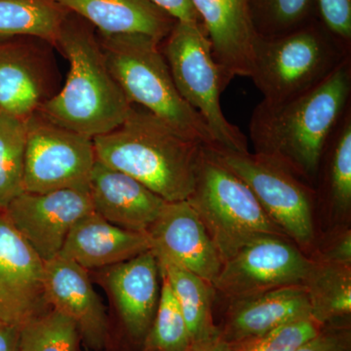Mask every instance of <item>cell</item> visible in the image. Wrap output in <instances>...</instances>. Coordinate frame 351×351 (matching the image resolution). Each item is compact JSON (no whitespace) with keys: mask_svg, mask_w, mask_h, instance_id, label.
I'll use <instances>...</instances> for the list:
<instances>
[{"mask_svg":"<svg viewBox=\"0 0 351 351\" xmlns=\"http://www.w3.org/2000/svg\"><path fill=\"white\" fill-rule=\"evenodd\" d=\"M308 257L321 262L351 265V230L348 223H339L321 239H316Z\"/></svg>","mask_w":351,"mask_h":351,"instance_id":"4dcf8cb0","label":"cell"},{"mask_svg":"<svg viewBox=\"0 0 351 351\" xmlns=\"http://www.w3.org/2000/svg\"><path fill=\"white\" fill-rule=\"evenodd\" d=\"M88 351H89V350H88Z\"/></svg>","mask_w":351,"mask_h":351,"instance_id":"8d00e7d4","label":"cell"},{"mask_svg":"<svg viewBox=\"0 0 351 351\" xmlns=\"http://www.w3.org/2000/svg\"><path fill=\"white\" fill-rule=\"evenodd\" d=\"M351 57L319 20L282 36H258L250 77L263 101L281 103L319 84Z\"/></svg>","mask_w":351,"mask_h":351,"instance_id":"8992f818","label":"cell"},{"mask_svg":"<svg viewBox=\"0 0 351 351\" xmlns=\"http://www.w3.org/2000/svg\"><path fill=\"white\" fill-rule=\"evenodd\" d=\"M56 46L68 59V76L64 87L38 112L57 125L92 138L114 130L133 105L108 68L97 29L69 12Z\"/></svg>","mask_w":351,"mask_h":351,"instance_id":"3957f363","label":"cell"},{"mask_svg":"<svg viewBox=\"0 0 351 351\" xmlns=\"http://www.w3.org/2000/svg\"><path fill=\"white\" fill-rule=\"evenodd\" d=\"M309 315L311 304L302 284L228 302L218 324L219 343L240 351L281 325Z\"/></svg>","mask_w":351,"mask_h":351,"instance_id":"5bb4252c","label":"cell"},{"mask_svg":"<svg viewBox=\"0 0 351 351\" xmlns=\"http://www.w3.org/2000/svg\"><path fill=\"white\" fill-rule=\"evenodd\" d=\"M106 34H143L161 43L177 20L151 0H56Z\"/></svg>","mask_w":351,"mask_h":351,"instance_id":"44dd1931","label":"cell"},{"mask_svg":"<svg viewBox=\"0 0 351 351\" xmlns=\"http://www.w3.org/2000/svg\"><path fill=\"white\" fill-rule=\"evenodd\" d=\"M97 36L110 73L132 105L205 147H218L206 122L178 91L161 43L143 34Z\"/></svg>","mask_w":351,"mask_h":351,"instance_id":"277c9868","label":"cell"},{"mask_svg":"<svg viewBox=\"0 0 351 351\" xmlns=\"http://www.w3.org/2000/svg\"><path fill=\"white\" fill-rule=\"evenodd\" d=\"M95 156L167 202L188 200L204 145L133 105L114 130L93 138Z\"/></svg>","mask_w":351,"mask_h":351,"instance_id":"7a4b0ae2","label":"cell"},{"mask_svg":"<svg viewBox=\"0 0 351 351\" xmlns=\"http://www.w3.org/2000/svg\"><path fill=\"white\" fill-rule=\"evenodd\" d=\"M317 18L339 43L351 49V0H316Z\"/></svg>","mask_w":351,"mask_h":351,"instance_id":"1f68e13d","label":"cell"},{"mask_svg":"<svg viewBox=\"0 0 351 351\" xmlns=\"http://www.w3.org/2000/svg\"><path fill=\"white\" fill-rule=\"evenodd\" d=\"M313 260L288 237H263L223 263L213 287L226 301L286 286L304 285Z\"/></svg>","mask_w":351,"mask_h":351,"instance_id":"30bf717a","label":"cell"},{"mask_svg":"<svg viewBox=\"0 0 351 351\" xmlns=\"http://www.w3.org/2000/svg\"><path fill=\"white\" fill-rule=\"evenodd\" d=\"M186 321L195 351H215L223 346L215 322L213 284L168 261L157 260Z\"/></svg>","mask_w":351,"mask_h":351,"instance_id":"7402d4cb","label":"cell"},{"mask_svg":"<svg viewBox=\"0 0 351 351\" xmlns=\"http://www.w3.org/2000/svg\"><path fill=\"white\" fill-rule=\"evenodd\" d=\"M250 7L261 38L282 36L318 19L316 0H250Z\"/></svg>","mask_w":351,"mask_h":351,"instance_id":"4316f807","label":"cell"},{"mask_svg":"<svg viewBox=\"0 0 351 351\" xmlns=\"http://www.w3.org/2000/svg\"><path fill=\"white\" fill-rule=\"evenodd\" d=\"M24 191L88 189L96 163L93 138L57 125L36 112L25 120Z\"/></svg>","mask_w":351,"mask_h":351,"instance_id":"9c48e42d","label":"cell"},{"mask_svg":"<svg viewBox=\"0 0 351 351\" xmlns=\"http://www.w3.org/2000/svg\"><path fill=\"white\" fill-rule=\"evenodd\" d=\"M215 351H230V350H228V348H226L225 346H219L218 350H215Z\"/></svg>","mask_w":351,"mask_h":351,"instance_id":"d590c367","label":"cell"},{"mask_svg":"<svg viewBox=\"0 0 351 351\" xmlns=\"http://www.w3.org/2000/svg\"><path fill=\"white\" fill-rule=\"evenodd\" d=\"M250 188L265 213L307 256L315 245V189L282 166L250 152L210 147Z\"/></svg>","mask_w":351,"mask_h":351,"instance_id":"ba28073f","label":"cell"},{"mask_svg":"<svg viewBox=\"0 0 351 351\" xmlns=\"http://www.w3.org/2000/svg\"><path fill=\"white\" fill-rule=\"evenodd\" d=\"M186 201L199 217L223 263L261 237H287L250 188L210 147H203L195 188Z\"/></svg>","mask_w":351,"mask_h":351,"instance_id":"5b68a950","label":"cell"},{"mask_svg":"<svg viewBox=\"0 0 351 351\" xmlns=\"http://www.w3.org/2000/svg\"><path fill=\"white\" fill-rule=\"evenodd\" d=\"M20 329L0 321V351H18Z\"/></svg>","mask_w":351,"mask_h":351,"instance_id":"e575fe53","label":"cell"},{"mask_svg":"<svg viewBox=\"0 0 351 351\" xmlns=\"http://www.w3.org/2000/svg\"><path fill=\"white\" fill-rule=\"evenodd\" d=\"M50 308L45 263L0 210V321L21 329Z\"/></svg>","mask_w":351,"mask_h":351,"instance_id":"7c38bea8","label":"cell"},{"mask_svg":"<svg viewBox=\"0 0 351 351\" xmlns=\"http://www.w3.org/2000/svg\"><path fill=\"white\" fill-rule=\"evenodd\" d=\"M45 293L51 308L75 323L88 350L101 351L107 348L110 322L87 269L57 256L45 263Z\"/></svg>","mask_w":351,"mask_h":351,"instance_id":"9a60e30c","label":"cell"},{"mask_svg":"<svg viewBox=\"0 0 351 351\" xmlns=\"http://www.w3.org/2000/svg\"><path fill=\"white\" fill-rule=\"evenodd\" d=\"M351 107V57L319 84L281 103L261 101L249 134L255 152L313 186L332 132Z\"/></svg>","mask_w":351,"mask_h":351,"instance_id":"6da1fadb","label":"cell"},{"mask_svg":"<svg viewBox=\"0 0 351 351\" xmlns=\"http://www.w3.org/2000/svg\"><path fill=\"white\" fill-rule=\"evenodd\" d=\"M88 189L96 213L133 232H147L167 203L142 182L98 160Z\"/></svg>","mask_w":351,"mask_h":351,"instance_id":"d6986e66","label":"cell"},{"mask_svg":"<svg viewBox=\"0 0 351 351\" xmlns=\"http://www.w3.org/2000/svg\"><path fill=\"white\" fill-rule=\"evenodd\" d=\"M160 49L178 91L206 122L218 147L249 152L246 136L223 114L221 95L232 78L215 58L203 25L177 21Z\"/></svg>","mask_w":351,"mask_h":351,"instance_id":"52a82bcc","label":"cell"},{"mask_svg":"<svg viewBox=\"0 0 351 351\" xmlns=\"http://www.w3.org/2000/svg\"><path fill=\"white\" fill-rule=\"evenodd\" d=\"M69 12L56 0H0V41L34 38L56 46Z\"/></svg>","mask_w":351,"mask_h":351,"instance_id":"d4e9b609","label":"cell"},{"mask_svg":"<svg viewBox=\"0 0 351 351\" xmlns=\"http://www.w3.org/2000/svg\"><path fill=\"white\" fill-rule=\"evenodd\" d=\"M141 351H195L181 308L162 276L156 316Z\"/></svg>","mask_w":351,"mask_h":351,"instance_id":"83f0119b","label":"cell"},{"mask_svg":"<svg viewBox=\"0 0 351 351\" xmlns=\"http://www.w3.org/2000/svg\"><path fill=\"white\" fill-rule=\"evenodd\" d=\"M106 283L127 338L142 350L160 298V269L154 252L110 267Z\"/></svg>","mask_w":351,"mask_h":351,"instance_id":"e0dca14e","label":"cell"},{"mask_svg":"<svg viewBox=\"0 0 351 351\" xmlns=\"http://www.w3.org/2000/svg\"><path fill=\"white\" fill-rule=\"evenodd\" d=\"M311 260L304 282L311 316L322 325L350 321L351 265Z\"/></svg>","mask_w":351,"mask_h":351,"instance_id":"cb8c5ba5","label":"cell"},{"mask_svg":"<svg viewBox=\"0 0 351 351\" xmlns=\"http://www.w3.org/2000/svg\"><path fill=\"white\" fill-rule=\"evenodd\" d=\"M44 263L59 256L73 226L94 212L89 189L21 193L2 210Z\"/></svg>","mask_w":351,"mask_h":351,"instance_id":"8fae6325","label":"cell"},{"mask_svg":"<svg viewBox=\"0 0 351 351\" xmlns=\"http://www.w3.org/2000/svg\"><path fill=\"white\" fill-rule=\"evenodd\" d=\"M151 249L147 233L119 228L94 211L73 226L59 256L89 269L112 267Z\"/></svg>","mask_w":351,"mask_h":351,"instance_id":"ffe728a7","label":"cell"},{"mask_svg":"<svg viewBox=\"0 0 351 351\" xmlns=\"http://www.w3.org/2000/svg\"><path fill=\"white\" fill-rule=\"evenodd\" d=\"M318 179L319 196L330 214L339 219V223H348L351 213V107L329 138Z\"/></svg>","mask_w":351,"mask_h":351,"instance_id":"603a6c76","label":"cell"},{"mask_svg":"<svg viewBox=\"0 0 351 351\" xmlns=\"http://www.w3.org/2000/svg\"><path fill=\"white\" fill-rule=\"evenodd\" d=\"M151 1L172 16L175 20L181 21V22L201 23L199 16L196 13L191 0H151Z\"/></svg>","mask_w":351,"mask_h":351,"instance_id":"836d02e7","label":"cell"},{"mask_svg":"<svg viewBox=\"0 0 351 351\" xmlns=\"http://www.w3.org/2000/svg\"><path fill=\"white\" fill-rule=\"evenodd\" d=\"M80 345L75 323L50 308L21 328L18 351H80Z\"/></svg>","mask_w":351,"mask_h":351,"instance_id":"f1b7e54d","label":"cell"},{"mask_svg":"<svg viewBox=\"0 0 351 351\" xmlns=\"http://www.w3.org/2000/svg\"><path fill=\"white\" fill-rule=\"evenodd\" d=\"M218 63L230 77H250L258 36L250 0H191Z\"/></svg>","mask_w":351,"mask_h":351,"instance_id":"ac0fdd59","label":"cell"},{"mask_svg":"<svg viewBox=\"0 0 351 351\" xmlns=\"http://www.w3.org/2000/svg\"><path fill=\"white\" fill-rule=\"evenodd\" d=\"M322 327L313 316H306L281 325L240 351H295Z\"/></svg>","mask_w":351,"mask_h":351,"instance_id":"f546056e","label":"cell"},{"mask_svg":"<svg viewBox=\"0 0 351 351\" xmlns=\"http://www.w3.org/2000/svg\"><path fill=\"white\" fill-rule=\"evenodd\" d=\"M39 40L0 41V113L25 121L49 100V64Z\"/></svg>","mask_w":351,"mask_h":351,"instance_id":"2e32d148","label":"cell"},{"mask_svg":"<svg viewBox=\"0 0 351 351\" xmlns=\"http://www.w3.org/2000/svg\"><path fill=\"white\" fill-rule=\"evenodd\" d=\"M295 351H351L350 321L323 325L317 334Z\"/></svg>","mask_w":351,"mask_h":351,"instance_id":"d6a6232c","label":"cell"},{"mask_svg":"<svg viewBox=\"0 0 351 351\" xmlns=\"http://www.w3.org/2000/svg\"><path fill=\"white\" fill-rule=\"evenodd\" d=\"M145 233L157 260L175 263L213 284L223 262L188 201L166 203Z\"/></svg>","mask_w":351,"mask_h":351,"instance_id":"4fadbf2b","label":"cell"},{"mask_svg":"<svg viewBox=\"0 0 351 351\" xmlns=\"http://www.w3.org/2000/svg\"><path fill=\"white\" fill-rule=\"evenodd\" d=\"M25 142V120L0 113V210L24 193Z\"/></svg>","mask_w":351,"mask_h":351,"instance_id":"484cf974","label":"cell"}]
</instances>
